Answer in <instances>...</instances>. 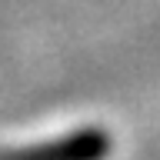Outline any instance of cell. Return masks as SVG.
Segmentation results:
<instances>
[{
    "label": "cell",
    "instance_id": "cell-1",
    "mask_svg": "<svg viewBox=\"0 0 160 160\" xmlns=\"http://www.w3.org/2000/svg\"><path fill=\"white\" fill-rule=\"evenodd\" d=\"M110 153V137L103 130H77L63 140H47L37 147L0 153V160H103Z\"/></svg>",
    "mask_w": 160,
    "mask_h": 160
}]
</instances>
